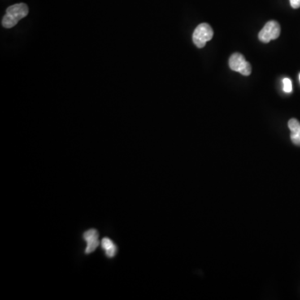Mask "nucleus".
I'll return each mask as SVG.
<instances>
[{
	"mask_svg": "<svg viewBox=\"0 0 300 300\" xmlns=\"http://www.w3.org/2000/svg\"><path fill=\"white\" fill-rule=\"evenodd\" d=\"M103 249H105V253L107 254L109 258H113L115 256L117 253V247L114 245V242L108 238L103 239L102 242Z\"/></svg>",
	"mask_w": 300,
	"mask_h": 300,
	"instance_id": "7",
	"label": "nucleus"
},
{
	"mask_svg": "<svg viewBox=\"0 0 300 300\" xmlns=\"http://www.w3.org/2000/svg\"><path fill=\"white\" fill-rule=\"evenodd\" d=\"M228 63L231 70L240 73L241 75L249 76L251 74L252 67L250 63L247 62L245 57L240 53L232 54L228 60Z\"/></svg>",
	"mask_w": 300,
	"mask_h": 300,
	"instance_id": "3",
	"label": "nucleus"
},
{
	"mask_svg": "<svg viewBox=\"0 0 300 300\" xmlns=\"http://www.w3.org/2000/svg\"><path fill=\"white\" fill-rule=\"evenodd\" d=\"M213 36L214 31L211 26L206 23H201L193 32V41L196 46L201 49L205 46L208 41L212 40Z\"/></svg>",
	"mask_w": 300,
	"mask_h": 300,
	"instance_id": "2",
	"label": "nucleus"
},
{
	"mask_svg": "<svg viewBox=\"0 0 300 300\" xmlns=\"http://www.w3.org/2000/svg\"><path fill=\"white\" fill-rule=\"evenodd\" d=\"M28 14L27 5L20 3L8 8L6 14L3 18L2 25L6 28H11Z\"/></svg>",
	"mask_w": 300,
	"mask_h": 300,
	"instance_id": "1",
	"label": "nucleus"
},
{
	"mask_svg": "<svg viewBox=\"0 0 300 300\" xmlns=\"http://www.w3.org/2000/svg\"><path fill=\"white\" fill-rule=\"evenodd\" d=\"M289 1H290L291 7L293 9L300 8V0H289Z\"/></svg>",
	"mask_w": 300,
	"mask_h": 300,
	"instance_id": "9",
	"label": "nucleus"
},
{
	"mask_svg": "<svg viewBox=\"0 0 300 300\" xmlns=\"http://www.w3.org/2000/svg\"><path fill=\"white\" fill-rule=\"evenodd\" d=\"M283 84H284V91L285 93H291L292 89V82L288 78L283 79Z\"/></svg>",
	"mask_w": 300,
	"mask_h": 300,
	"instance_id": "8",
	"label": "nucleus"
},
{
	"mask_svg": "<svg viewBox=\"0 0 300 300\" xmlns=\"http://www.w3.org/2000/svg\"><path fill=\"white\" fill-rule=\"evenodd\" d=\"M84 240L86 241L87 247L85 249V253L86 254H91L93 253L97 247H98V231L96 229H89L86 231L85 233L83 235Z\"/></svg>",
	"mask_w": 300,
	"mask_h": 300,
	"instance_id": "5",
	"label": "nucleus"
},
{
	"mask_svg": "<svg viewBox=\"0 0 300 300\" xmlns=\"http://www.w3.org/2000/svg\"><path fill=\"white\" fill-rule=\"evenodd\" d=\"M291 131V140L295 145L300 146V123L296 119H291L288 123Z\"/></svg>",
	"mask_w": 300,
	"mask_h": 300,
	"instance_id": "6",
	"label": "nucleus"
},
{
	"mask_svg": "<svg viewBox=\"0 0 300 300\" xmlns=\"http://www.w3.org/2000/svg\"><path fill=\"white\" fill-rule=\"evenodd\" d=\"M281 32L280 25L275 20L268 22L262 30L258 34V39L261 42L269 43L271 40H276L279 37Z\"/></svg>",
	"mask_w": 300,
	"mask_h": 300,
	"instance_id": "4",
	"label": "nucleus"
},
{
	"mask_svg": "<svg viewBox=\"0 0 300 300\" xmlns=\"http://www.w3.org/2000/svg\"><path fill=\"white\" fill-rule=\"evenodd\" d=\"M299 80H300V74H299Z\"/></svg>",
	"mask_w": 300,
	"mask_h": 300,
	"instance_id": "10",
	"label": "nucleus"
}]
</instances>
